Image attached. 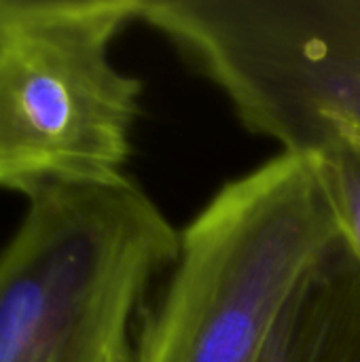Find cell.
I'll use <instances>...</instances> for the list:
<instances>
[{
	"mask_svg": "<svg viewBox=\"0 0 360 362\" xmlns=\"http://www.w3.org/2000/svg\"><path fill=\"white\" fill-rule=\"evenodd\" d=\"M23 197L0 250V362H134L180 231L127 174Z\"/></svg>",
	"mask_w": 360,
	"mask_h": 362,
	"instance_id": "6da1fadb",
	"label": "cell"
},
{
	"mask_svg": "<svg viewBox=\"0 0 360 362\" xmlns=\"http://www.w3.org/2000/svg\"><path fill=\"white\" fill-rule=\"evenodd\" d=\"M337 235L310 155L280 151L229 180L180 229L176 261L140 316L134 362H261Z\"/></svg>",
	"mask_w": 360,
	"mask_h": 362,
	"instance_id": "7a4b0ae2",
	"label": "cell"
},
{
	"mask_svg": "<svg viewBox=\"0 0 360 362\" xmlns=\"http://www.w3.org/2000/svg\"><path fill=\"white\" fill-rule=\"evenodd\" d=\"M140 0H0V189L125 176L142 81L112 59Z\"/></svg>",
	"mask_w": 360,
	"mask_h": 362,
	"instance_id": "3957f363",
	"label": "cell"
},
{
	"mask_svg": "<svg viewBox=\"0 0 360 362\" xmlns=\"http://www.w3.org/2000/svg\"><path fill=\"white\" fill-rule=\"evenodd\" d=\"M138 23L284 153L360 142V0H140Z\"/></svg>",
	"mask_w": 360,
	"mask_h": 362,
	"instance_id": "277c9868",
	"label": "cell"
},
{
	"mask_svg": "<svg viewBox=\"0 0 360 362\" xmlns=\"http://www.w3.org/2000/svg\"><path fill=\"white\" fill-rule=\"evenodd\" d=\"M261 362H360V261L342 235L299 282Z\"/></svg>",
	"mask_w": 360,
	"mask_h": 362,
	"instance_id": "5b68a950",
	"label": "cell"
},
{
	"mask_svg": "<svg viewBox=\"0 0 360 362\" xmlns=\"http://www.w3.org/2000/svg\"><path fill=\"white\" fill-rule=\"evenodd\" d=\"M342 238L360 261V142L331 140L312 153Z\"/></svg>",
	"mask_w": 360,
	"mask_h": 362,
	"instance_id": "8992f818",
	"label": "cell"
}]
</instances>
